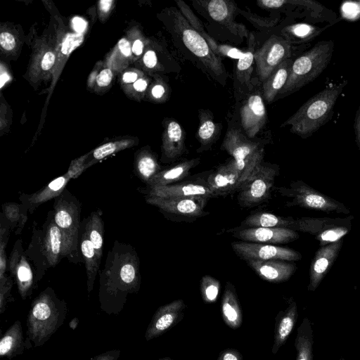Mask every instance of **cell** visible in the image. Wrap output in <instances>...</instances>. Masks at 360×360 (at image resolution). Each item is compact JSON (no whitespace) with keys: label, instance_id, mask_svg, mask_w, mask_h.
Instances as JSON below:
<instances>
[{"label":"cell","instance_id":"28","mask_svg":"<svg viewBox=\"0 0 360 360\" xmlns=\"http://www.w3.org/2000/svg\"><path fill=\"white\" fill-rule=\"evenodd\" d=\"M31 347L32 342L28 338L24 339L21 323L18 320L9 327L1 339L0 356L11 359Z\"/></svg>","mask_w":360,"mask_h":360},{"label":"cell","instance_id":"14","mask_svg":"<svg viewBox=\"0 0 360 360\" xmlns=\"http://www.w3.org/2000/svg\"><path fill=\"white\" fill-rule=\"evenodd\" d=\"M209 198L203 197L160 198L146 195V201L157 207L164 214L183 218L200 217L205 214L204 208Z\"/></svg>","mask_w":360,"mask_h":360},{"label":"cell","instance_id":"59","mask_svg":"<svg viewBox=\"0 0 360 360\" xmlns=\"http://www.w3.org/2000/svg\"><path fill=\"white\" fill-rule=\"evenodd\" d=\"M138 79V74L136 72H126L122 75V80L127 84L134 83Z\"/></svg>","mask_w":360,"mask_h":360},{"label":"cell","instance_id":"3","mask_svg":"<svg viewBox=\"0 0 360 360\" xmlns=\"http://www.w3.org/2000/svg\"><path fill=\"white\" fill-rule=\"evenodd\" d=\"M67 303L48 287L32 302L27 319V335L35 347L44 345L63 324Z\"/></svg>","mask_w":360,"mask_h":360},{"label":"cell","instance_id":"55","mask_svg":"<svg viewBox=\"0 0 360 360\" xmlns=\"http://www.w3.org/2000/svg\"><path fill=\"white\" fill-rule=\"evenodd\" d=\"M72 25L76 33L83 34L86 28L87 22L80 17H75L72 20Z\"/></svg>","mask_w":360,"mask_h":360},{"label":"cell","instance_id":"1","mask_svg":"<svg viewBox=\"0 0 360 360\" xmlns=\"http://www.w3.org/2000/svg\"><path fill=\"white\" fill-rule=\"evenodd\" d=\"M139 259L131 245L115 240L100 273L98 298L102 311L117 315L127 296L141 287Z\"/></svg>","mask_w":360,"mask_h":360},{"label":"cell","instance_id":"8","mask_svg":"<svg viewBox=\"0 0 360 360\" xmlns=\"http://www.w3.org/2000/svg\"><path fill=\"white\" fill-rule=\"evenodd\" d=\"M221 149L233 158L248 181L263 162L264 147L234 127L226 132Z\"/></svg>","mask_w":360,"mask_h":360},{"label":"cell","instance_id":"16","mask_svg":"<svg viewBox=\"0 0 360 360\" xmlns=\"http://www.w3.org/2000/svg\"><path fill=\"white\" fill-rule=\"evenodd\" d=\"M9 269L12 277L15 278L18 290L22 299L29 297L37 285L35 271L28 261L22 247L21 240L13 248L9 259Z\"/></svg>","mask_w":360,"mask_h":360},{"label":"cell","instance_id":"37","mask_svg":"<svg viewBox=\"0 0 360 360\" xmlns=\"http://www.w3.org/2000/svg\"><path fill=\"white\" fill-rule=\"evenodd\" d=\"M84 39L83 34L77 33H68L63 39L56 52V60L53 71V86L57 82L69 56L83 43Z\"/></svg>","mask_w":360,"mask_h":360},{"label":"cell","instance_id":"48","mask_svg":"<svg viewBox=\"0 0 360 360\" xmlns=\"http://www.w3.org/2000/svg\"><path fill=\"white\" fill-rule=\"evenodd\" d=\"M0 45L5 51H12L15 49L16 42L14 36L8 32L0 34Z\"/></svg>","mask_w":360,"mask_h":360},{"label":"cell","instance_id":"61","mask_svg":"<svg viewBox=\"0 0 360 360\" xmlns=\"http://www.w3.org/2000/svg\"><path fill=\"white\" fill-rule=\"evenodd\" d=\"M10 79L9 76L6 72H1V88L3 87L4 84Z\"/></svg>","mask_w":360,"mask_h":360},{"label":"cell","instance_id":"41","mask_svg":"<svg viewBox=\"0 0 360 360\" xmlns=\"http://www.w3.org/2000/svg\"><path fill=\"white\" fill-rule=\"evenodd\" d=\"M134 144V140L124 139L117 141L108 142L98 146L93 150L92 160L86 162V168L94 164L96 161L101 160L111 154L131 147Z\"/></svg>","mask_w":360,"mask_h":360},{"label":"cell","instance_id":"11","mask_svg":"<svg viewBox=\"0 0 360 360\" xmlns=\"http://www.w3.org/2000/svg\"><path fill=\"white\" fill-rule=\"evenodd\" d=\"M278 174V165L262 162L240 191L237 198L239 205L252 207L266 200Z\"/></svg>","mask_w":360,"mask_h":360},{"label":"cell","instance_id":"15","mask_svg":"<svg viewBox=\"0 0 360 360\" xmlns=\"http://www.w3.org/2000/svg\"><path fill=\"white\" fill-rule=\"evenodd\" d=\"M215 196L229 194L241 190L248 182L243 172L232 158L221 165L205 180Z\"/></svg>","mask_w":360,"mask_h":360},{"label":"cell","instance_id":"30","mask_svg":"<svg viewBox=\"0 0 360 360\" xmlns=\"http://www.w3.org/2000/svg\"><path fill=\"white\" fill-rule=\"evenodd\" d=\"M200 161V158H193L161 170L146 184L148 188L174 184L188 176L191 170L196 167Z\"/></svg>","mask_w":360,"mask_h":360},{"label":"cell","instance_id":"17","mask_svg":"<svg viewBox=\"0 0 360 360\" xmlns=\"http://www.w3.org/2000/svg\"><path fill=\"white\" fill-rule=\"evenodd\" d=\"M266 110L259 92L247 95L240 108V125L249 139L254 138L266 121Z\"/></svg>","mask_w":360,"mask_h":360},{"label":"cell","instance_id":"49","mask_svg":"<svg viewBox=\"0 0 360 360\" xmlns=\"http://www.w3.org/2000/svg\"><path fill=\"white\" fill-rule=\"evenodd\" d=\"M143 63L148 69H155L158 66V58L156 52L153 49L147 50L143 56Z\"/></svg>","mask_w":360,"mask_h":360},{"label":"cell","instance_id":"20","mask_svg":"<svg viewBox=\"0 0 360 360\" xmlns=\"http://www.w3.org/2000/svg\"><path fill=\"white\" fill-rule=\"evenodd\" d=\"M343 245V239L321 246L315 253L309 270V291H315L332 267Z\"/></svg>","mask_w":360,"mask_h":360},{"label":"cell","instance_id":"50","mask_svg":"<svg viewBox=\"0 0 360 360\" xmlns=\"http://www.w3.org/2000/svg\"><path fill=\"white\" fill-rule=\"evenodd\" d=\"M217 360H243V356L237 349L228 348L219 353Z\"/></svg>","mask_w":360,"mask_h":360},{"label":"cell","instance_id":"35","mask_svg":"<svg viewBox=\"0 0 360 360\" xmlns=\"http://www.w3.org/2000/svg\"><path fill=\"white\" fill-rule=\"evenodd\" d=\"M81 228L92 243L99 259L101 260L103 256L104 231L102 212L101 210L92 212L90 215L82 222Z\"/></svg>","mask_w":360,"mask_h":360},{"label":"cell","instance_id":"4","mask_svg":"<svg viewBox=\"0 0 360 360\" xmlns=\"http://www.w3.org/2000/svg\"><path fill=\"white\" fill-rule=\"evenodd\" d=\"M25 252L34 266L37 283L49 268L67 258L63 234L54 221L53 210L49 212L41 229L33 227L32 239Z\"/></svg>","mask_w":360,"mask_h":360},{"label":"cell","instance_id":"2","mask_svg":"<svg viewBox=\"0 0 360 360\" xmlns=\"http://www.w3.org/2000/svg\"><path fill=\"white\" fill-rule=\"evenodd\" d=\"M167 27L175 46L214 81L224 86L228 74L222 60L176 8L166 9Z\"/></svg>","mask_w":360,"mask_h":360},{"label":"cell","instance_id":"57","mask_svg":"<svg viewBox=\"0 0 360 360\" xmlns=\"http://www.w3.org/2000/svg\"><path fill=\"white\" fill-rule=\"evenodd\" d=\"M148 85V79L140 78L138 79L134 84V89L138 92H143L146 90Z\"/></svg>","mask_w":360,"mask_h":360},{"label":"cell","instance_id":"29","mask_svg":"<svg viewBox=\"0 0 360 360\" xmlns=\"http://www.w3.org/2000/svg\"><path fill=\"white\" fill-rule=\"evenodd\" d=\"M221 312L225 323L232 329L240 328L242 311L234 285L226 282L221 302Z\"/></svg>","mask_w":360,"mask_h":360},{"label":"cell","instance_id":"23","mask_svg":"<svg viewBox=\"0 0 360 360\" xmlns=\"http://www.w3.org/2000/svg\"><path fill=\"white\" fill-rule=\"evenodd\" d=\"M248 265L262 279L271 283L288 281L295 272V264L278 259L249 260Z\"/></svg>","mask_w":360,"mask_h":360},{"label":"cell","instance_id":"64","mask_svg":"<svg viewBox=\"0 0 360 360\" xmlns=\"http://www.w3.org/2000/svg\"><path fill=\"white\" fill-rule=\"evenodd\" d=\"M358 4H359V6H360V1L358 2Z\"/></svg>","mask_w":360,"mask_h":360},{"label":"cell","instance_id":"60","mask_svg":"<svg viewBox=\"0 0 360 360\" xmlns=\"http://www.w3.org/2000/svg\"><path fill=\"white\" fill-rule=\"evenodd\" d=\"M113 1L101 0L99 1V9L103 13H107L111 8Z\"/></svg>","mask_w":360,"mask_h":360},{"label":"cell","instance_id":"40","mask_svg":"<svg viewBox=\"0 0 360 360\" xmlns=\"http://www.w3.org/2000/svg\"><path fill=\"white\" fill-rule=\"evenodd\" d=\"M176 3L181 13L189 24L206 40L210 48L217 54L219 44L204 30L201 22L193 13L191 8L184 1L181 0H176Z\"/></svg>","mask_w":360,"mask_h":360},{"label":"cell","instance_id":"33","mask_svg":"<svg viewBox=\"0 0 360 360\" xmlns=\"http://www.w3.org/2000/svg\"><path fill=\"white\" fill-rule=\"evenodd\" d=\"M295 221L292 217H281L269 212H257L249 215L238 229L283 228L291 229Z\"/></svg>","mask_w":360,"mask_h":360},{"label":"cell","instance_id":"42","mask_svg":"<svg viewBox=\"0 0 360 360\" xmlns=\"http://www.w3.org/2000/svg\"><path fill=\"white\" fill-rule=\"evenodd\" d=\"M220 290V283L216 278L206 275L200 281V292L202 300L207 303L214 302L219 295Z\"/></svg>","mask_w":360,"mask_h":360},{"label":"cell","instance_id":"34","mask_svg":"<svg viewBox=\"0 0 360 360\" xmlns=\"http://www.w3.org/2000/svg\"><path fill=\"white\" fill-rule=\"evenodd\" d=\"M199 127L197 131V138L201 145L198 152L209 148L219 136L221 127L219 124L214 121L210 111L207 110H199Z\"/></svg>","mask_w":360,"mask_h":360},{"label":"cell","instance_id":"12","mask_svg":"<svg viewBox=\"0 0 360 360\" xmlns=\"http://www.w3.org/2000/svg\"><path fill=\"white\" fill-rule=\"evenodd\" d=\"M291 56V44L285 38L271 35L255 51L254 60L257 72L261 82H264L270 74Z\"/></svg>","mask_w":360,"mask_h":360},{"label":"cell","instance_id":"52","mask_svg":"<svg viewBox=\"0 0 360 360\" xmlns=\"http://www.w3.org/2000/svg\"><path fill=\"white\" fill-rule=\"evenodd\" d=\"M257 4L264 8L274 9L290 4V0H259Z\"/></svg>","mask_w":360,"mask_h":360},{"label":"cell","instance_id":"26","mask_svg":"<svg viewBox=\"0 0 360 360\" xmlns=\"http://www.w3.org/2000/svg\"><path fill=\"white\" fill-rule=\"evenodd\" d=\"M298 318L296 302L292 297L288 300V307L281 311L276 317L274 336L271 352L276 354L279 349L285 343L292 331Z\"/></svg>","mask_w":360,"mask_h":360},{"label":"cell","instance_id":"10","mask_svg":"<svg viewBox=\"0 0 360 360\" xmlns=\"http://www.w3.org/2000/svg\"><path fill=\"white\" fill-rule=\"evenodd\" d=\"M353 219L352 215L345 218L303 217L295 219L291 229L312 235L324 246L342 239L351 230Z\"/></svg>","mask_w":360,"mask_h":360},{"label":"cell","instance_id":"51","mask_svg":"<svg viewBox=\"0 0 360 360\" xmlns=\"http://www.w3.org/2000/svg\"><path fill=\"white\" fill-rule=\"evenodd\" d=\"M112 72L109 68L102 70L96 77V82L99 86H108L112 79Z\"/></svg>","mask_w":360,"mask_h":360},{"label":"cell","instance_id":"46","mask_svg":"<svg viewBox=\"0 0 360 360\" xmlns=\"http://www.w3.org/2000/svg\"><path fill=\"white\" fill-rule=\"evenodd\" d=\"M168 89L163 81L155 83L151 88V96L156 101H164L167 96Z\"/></svg>","mask_w":360,"mask_h":360},{"label":"cell","instance_id":"38","mask_svg":"<svg viewBox=\"0 0 360 360\" xmlns=\"http://www.w3.org/2000/svg\"><path fill=\"white\" fill-rule=\"evenodd\" d=\"M134 169L136 175L146 184L161 171L155 156L147 150L142 151L136 157Z\"/></svg>","mask_w":360,"mask_h":360},{"label":"cell","instance_id":"39","mask_svg":"<svg viewBox=\"0 0 360 360\" xmlns=\"http://www.w3.org/2000/svg\"><path fill=\"white\" fill-rule=\"evenodd\" d=\"M321 29L306 23H297L284 27L282 33L290 44H300L312 40Z\"/></svg>","mask_w":360,"mask_h":360},{"label":"cell","instance_id":"44","mask_svg":"<svg viewBox=\"0 0 360 360\" xmlns=\"http://www.w3.org/2000/svg\"><path fill=\"white\" fill-rule=\"evenodd\" d=\"M12 286V278L5 276L0 278V314H3L6 311L8 302L11 301Z\"/></svg>","mask_w":360,"mask_h":360},{"label":"cell","instance_id":"6","mask_svg":"<svg viewBox=\"0 0 360 360\" xmlns=\"http://www.w3.org/2000/svg\"><path fill=\"white\" fill-rule=\"evenodd\" d=\"M333 48L331 40L319 41L295 60L288 80L278 96L295 92L316 79L329 64Z\"/></svg>","mask_w":360,"mask_h":360},{"label":"cell","instance_id":"36","mask_svg":"<svg viewBox=\"0 0 360 360\" xmlns=\"http://www.w3.org/2000/svg\"><path fill=\"white\" fill-rule=\"evenodd\" d=\"M314 335L311 321L304 317L297 330L295 347L296 360H314Z\"/></svg>","mask_w":360,"mask_h":360},{"label":"cell","instance_id":"43","mask_svg":"<svg viewBox=\"0 0 360 360\" xmlns=\"http://www.w3.org/2000/svg\"><path fill=\"white\" fill-rule=\"evenodd\" d=\"M27 213L22 205L16 203H6L3 205V214L7 222L15 224L19 222L22 228L27 219Z\"/></svg>","mask_w":360,"mask_h":360},{"label":"cell","instance_id":"58","mask_svg":"<svg viewBox=\"0 0 360 360\" xmlns=\"http://www.w3.org/2000/svg\"><path fill=\"white\" fill-rule=\"evenodd\" d=\"M354 129L356 142L360 149V106L356 112L355 117Z\"/></svg>","mask_w":360,"mask_h":360},{"label":"cell","instance_id":"56","mask_svg":"<svg viewBox=\"0 0 360 360\" xmlns=\"http://www.w3.org/2000/svg\"><path fill=\"white\" fill-rule=\"evenodd\" d=\"M144 44L141 39H136L131 46L132 53L136 56H141L143 51Z\"/></svg>","mask_w":360,"mask_h":360},{"label":"cell","instance_id":"45","mask_svg":"<svg viewBox=\"0 0 360 360\" xmlns=\"http://www.w3.org/2000/svg\"><path fill=\"white\" fill-rule=\"evenodd\" d=\"M89 154H86L72 161L66 172L70 179L78 177L86 169Z\"/></svg>","mask_w":360,"mask_h":360},{"label":"cell","instance_id":"21","mask_svg":"<svg viewBox=\"0 0 360 360\" xmlns=\"http://www.w3.org/2000/svg\"><path fill=\"white\" fill-rule=\"evenodd\" d=\"M233 236L244 242L264 244H281L299 238L297 231L283 228L236 229Z\"/></svg>","mask_w":360,"mask_h":360},{"label":"cell","instance_id":"18","mask_svg":"<svg viewBox=\"0 0 360 360\" xmlns=\"http://www.w3.org/2000/svg\"><path fill=\"white\" fill-rule=\"evenodd\" d=\"M215 22L221 25L232 34L240 37H248V32L245 25L235 20L236 6L229 0L196 1Z\"/></svg>","mask_w":360,"mask_h":360},{"label":"cell","instance_id":"9","mask_svg":"<svg viewBox=\"0 0 360 360\" xmlns=\"http://www.w3.org/2000/svg\"><path fill=\"white\" fill-rule=\"evenodd\" d=\"M277 191L281 195L291 199L286 202L287 207L297 206L327 213L348 214L350 212L342 202L318 191L301 180L292 181L289 188L279 187Z\"/></svg>","mask_w":360,"mask_h":360},{"label":"cell","instance_id":"54","mask_svg":"<svg viewBox=\"0 0 360 360\" xmlns=\"http://www.w3.org/2000/svg\"><path fill=\"white\" fill-rule=\"evenodd\" d=\"M118 49L122 56L129 58L131 54V47L129 41L125 38H122L118 42Z\"/></svg>","mask_w":360,"mask_h":360},{"label":"cell","instance_id":"27","mask_svg":"<svg viewBox=\"0 0 360 360\" xmlns=\"http://www.w3.org/2000/svg\"><path fill=\"white\" fill-rule=\"evenodd\" d=\"M255 39L252 33L249 34L248 47L243 58L238 60L236 69L234 86L239 95H248L252 87L250 83L252 72V63L255 51Z\"/></svg>","mask_w":360,"mask_h":360},{"label":"cell","instance_id":"7","mask_svg":"<svg viewBox=\"0 0 360 360\" xmlns=\"http://www.w3.org/2000/svg\"><path fill=\"white\" fill-rule=\"evenodd\" d=\"M53 219L63 234L67 258L72 262L83 261L79 250L82 222L81 204L67 188L54 199Z\"/></svg>","mask_w":360,"mask_h":360},{"label":"cell","instance_id":"32","mask_svg":"<svg viewBox=\"0 0 360 360\" xmlns=\"http://www.w3.org/2000/svg\"><path fill=\"white\" fill-rule=\"evenodd\" d=\"M79 249L85 265L87 291L89 295L93 290L101 260L99 259L92 243L82 228L80 229Z\"/></svg>","mask_w":360,"mask_h":360},{"label":"cell","instance_id":"62","mask_svg":"<svg viewBox=\"0 0 360 360\" xmlns=\"http://www.w3.org/2000/svg\"><path fill=\"white\" fill-rule=\"evenodd\" d=\"M158 360H173V359L169 357H165V358L159 359Z\"/></svg>","mask_w":360,"mask_h":360},{"label":"cell","instance_id":"24","mask_svg":"<svg viewBox=\"0 0 360 360\" xmlns=\"http://www.w3.org/2000/svg\"><path fill=\"white\" fill-rule=\"evenodd\" d=\"M162 161H174L186 152L185 134L180 124L169 120L162 134Z\"/></svg>","mask_w":360,"mask_h":360},{"label":"cell","instance_id":"47","mask_svg":"<svg viewBox=\"0 0 360 360\" xmlns=\"http://www.w3.org/2000/svg\"><path fill=\"white\" fill-rule=\"evenodd\" d=\"M56 60V55L51 51L45 52L40 59V69L43 71H49L54 68Z\"/></svg>","mask_w":360,"mask_h":360},{"label":"cell","instance_id":"31","mask_svg":"<svg viewBox=\"0 0 360 360\" xmlns=\"http://www.w3.org/2000/svg\"><path fill=\"white\" fill-rule=\"evenodd\" d=\"M292 63V59H286L262 82L263 98L268 103L273 102L284 87L289 77Z\"/></svg>","mask_w":360,"mask_h":360},{"label":"cell","instance_id":"22","mask_svg":"<svg viewBox=\"0 0 360 360\" xmlns=\"http://www.w3.org/2000/svg\"><path fill=\"white\" fill-rule=\"evenodd\" d=\"M147 195L160 198L203 197L210 199L215 197L205 181H186L150 188Z\"/></svg>","mask_w":360,"mask_h":360},{"label":"cell","instance_id":"25","mask_svg":"<svg viewBox=\"0 0 360 360\" xmlns=\"http://www.w3.org/2000/svg\"><path fill=\"white\" fill-rule=\"evenodd\" d=\"M70 177L67 173L51 181L45 187L32 194H22L20 199L22 207L32 213L41 204L55 199L66 188Z\"/></svg>","mask_w":360,"mask_h":360},{"label":"cell","instance_id":"13","mask_svg":"<svg viewBox=\"0 0 360 360\" xmlns=\"http://www.w3.org/2000/svg\"><path fill=\"white\" fill-rule=\"evenodd\" d=\"M231 247L246 262L271 259L295 262L302 258V255L293 249L271 244L240 241L231 243Z\"/></svg>","mask_w":360,"mask_h":360},{"label":"cell","instance_id":"19","mask_svg":"<svg viewBox=\"0 0 360 360\" xmlns=\"http://www.w3.org/2000/svg\"><path fill=\"white\" fill-rule=\"evenodd\" d=\"M185 308V302L181 299L160 307L148 326L146 340L148 341L162 335L181 321Z\"/></svg>","mask_w":360,"mask_h":360},{"label":"cell","instance_id":"63","mask_svg":"<svg viewBox=\"0 0 360 360\" xmlns=\"http://www.w3.org/2000/svg\"><path fill=\"white\" fill-rule=\"evenodd\" d=\"M340 360H346L345 358L341 357Z\"/></svg>","mask_w":360,"mask_h":360},{"label":"cell","instance_id":"53","mask_svg":"<svg viewBox=\"0 0 360 360\" xmlns=\"http://www.w3.org/2000/svg\"><path fill=\"white\" fill-rule=\"evenodd\" d=\"M120 356V350L115 349L100 354L90 360H117Z\"/></svg>","mask_w":360,"mask_h":360},{"label":"cell","instance_id":"5","mask_svg":"<svg viewBox=\"0 0 360 360\" xmlns=\"http://www.w3.org/2000/svg\"><path fill=\"white\" fill-rule=\"evenodd\" d=\"M347 82L330 86L319 92L289 117L281 127L290 126V131L307 139L318 131L330 118L335 104Z\"/></svg>","mask_w":360,"mask_h":360}]
</instances>
